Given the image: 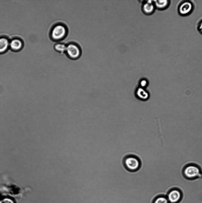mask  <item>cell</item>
I'll return each instance as SVG.
<instances>
[{
	"instance_id": "cell-15",
	"label": "cell",
	"mask_w": 202,
	"mask_h": 203,
	"mask_svg": "<svg viewBox=\"0 0 202 203\" xmlns=\"http://www.w3.org/2000/svg\"><path fill=\"white\" fill-rule=\"evenodd\" d=\"M197 29L199 33L202 35V19L200 20L198 23Z\"/></svg>"
},
{
	"instance_id": "cell-4",
	"label": "cell",
	"mask_w": 202,
	"mask_h": 203,
	"mask_svg": "<svg viewBox=\"0 0 202 203\" xmlns=\"http://www.w3.org/2000/svg\"><path fill=\"white\" fill-rule=\"evenodd\" d=\"M65 53L69 59L75 60L80 57L82 53V50L78 44L75 42L71 41L66 44Z\"/></svg>"
},
{
	"instance_id": "cell-14",
	"label": "cell",
	"mask_w": 202,
	"mask_h": 203,
	"mask_svg": "<svg viewBox=\"0 0 202 203\" xmlns=\"http://www.w3.org/2000/svg\"><path fill=\"white\" fill-rule=\"evenodd\" d=\"M138 83V86L143 88H147L149 84V81L147 78L142 77L139 79Z\"/></svg>"
},
{
	"instance_id": "cell-7",
	"label": "cell",
	"mask_w": 202,
	"mask_h": 203,
	"mask_svg": "<svg viewBox=\"0 0 202 203\" xmlns=\"http://www.w3.org/2000/svg\"><path fill=\"white\" fill-rule=\"evenodd\" d=\"M142 3L141 10L144 14L149 15L154 13L155 8L152 1L143 0Z\"/></svg>"
},
{
	"instance_id": "cell-3",
	"label": "cell",
	"mask_w": 202,
	"mask_h": 203,
	"mask_svg": "<svg viewBox=\"0 0 202 203\" xmlns=\"http://www.w3.org/2000/svg\"><path fill=\"white\" fill-rule=\"evenodd\" d=\"M122 163L124 168L131 172L138 171L141 166V161L140 158L133 154L125 155L123 158Z\"/></svg>"
},
{
	"instance_id": "cell-6",
	"label": "cell",
	"mask_w": 202,
	"mask_h": 203,
	"mask_svg": "<svg viewBox=\"0 0 202 203\" xmlns=\"http://www.w3.org/2000/svg\"><path fill=\"white\" fill-rule=\"evenodd\" d=\"M169 203H179L183 197V193L179 188L174 187L170 189L166 196Z\"/></svg>"
},
{
	"instance_id": "cell-8",
	"label": "cell",
	"mask_w": 202,
	"mask_h": 203,
	"mask_svg": "<svg viewBox=\"0 0 202 203\" xmlns=\"http://www.w3.org/2000/svg\"><path fill=\"white\" fill-rule=\"evenodd\" d=\"M147 88L137 86L134 91L136 97L142 100L145 101L148 100L150 96V93Z\"/></svg>"
},
{
	"instance_id": "cell-2",
	"label": "cell",
	"mask_w": 202,
	"mask_h": 203,
	"mask_svg": "<svg viewBox=\"0 0 202 203\" xmlns=\"http://www.w3.org/2000/svg\"><path fill=\"white\" fill-rule=\"evenodd\" d=\"M182 174L183 177L186 179L193 180L202 177V170L198 164L194 163H190L183 167Z\"/></svg>"
},
{
	"instance_id": "cell-10",
	"label": "cell",
	"mask_w": 202,
	"mask_h": 203,
	"mask_svg": "<svg viewBox=\"0 0 202 203\" xmlns=\"http://www.w3.org/2000/svg\"><path fill=\"white\" fill-rule=\"evenodd\" d=\"M10 40L5 36H0V54L6 52L9 48Z\"/></svg>"
},
{
	"instance_id": "cell-11",
	"label": "cell",
	"mask_w": 202,
	"mask_h": 203,
	"mask_svg": "<svg viewBox=\"0 0 202 203\" xmlns=\"http://www.w3.org/2000/svg\"><path fill=\"white\" fill-rule=\"evenodd\" d=\"M152 1L155 9L159 10H166L169 6L171 4V1L168 0Z\"/></svg>"
},
{
	"instance_id": "cell-9",
	"label": "cell",
	"mask_w": 202,
	"mask_h": 203,
	"mask_svg": "<svg viewBox=\"0 0 202 203\" xmlns=\"http://www.w3.org/2000/svg\"><path fill=\"white\" fill-rule=\"evenodd\" d=\"M24 45L23 40L19 37H14L10 40L9 48L14 52L19 51L23 48Z\"/></svg>"
},
{
	"instance_id": "cell-12",
	"label": "cell",
	"mask_w": 202,
	"mask_h": 203,
	"mask_svg": "<svg viewBox=\"0 0 202 203\" xmlns=\"http://www.w3.org/2000/svg\"><path fill=\"white\" fill-rule=\"evenodd\" d=\"M54 47L56 51L62 53L65 52L66 45L63 43H57L54 44Z\"/></svg>"
},
{
	"instance_id": "cell-1",
	"label": "cell",
	"mask_w": 202,
	"mask_h": 203,
	"mask_svg": "<svg viewBox=\"0 0 202 203\" xmlns=\"http://www.w3.org/2000/svg\"><path fill=\"white\" fill-rule=\"evenodd\" d=\"M68 30L67 26L63 23L58 22L54 24L49 31V36L50 39L54 42L63 40L67 36Z\"/></svg>"
},
{
	"instance_id": "cell-16",
	"label": "cell",
	"mask_w": 202,
	"mask_h": 203,
	"mask_svg": "<svg viewBox=\"0 0 202 203\" xmlns=\"http://www.w3.org/2000/svg\"><path fill=\"white\" fill-rule=\"evenodd\" d=\"M1 203H13V202L10 199H5L2 201Z\"/></svg>"
},
{
	"instance_id": "cell-13",
	"label": "cell",
	"mask_w": 202,
	"mask_h": 203,
	"mask_svg": "<svg viewBox=\"0 0 202 203\" xmlns=\"http://www.w3.org/2000/svg\"><path fill=\"white\" fill-rule=\"evenodd\" d=\"M153 203H169V202L166 196L163 195H161L155 198Z\"/></svg>"
},
{
	"instance_id": "cell-5",
	"label": "cell",
	"mask_w": 202,
	"mask_h": 203,
	"mask_svg": "<svg viewBox=\"0 0 202 203\" xmlns=\"http://www.w3.org/2000/svg\"><path fill=\"white\" fill-rule=\"evenodd\" d=\"M195 7L193 3L190 0H183L179 4L177 10L179 15L186 16L190 15L193 12Z\"/></svg>"
}]
</instances>
